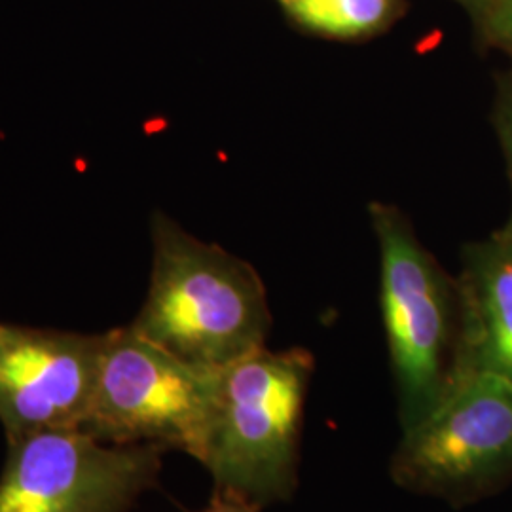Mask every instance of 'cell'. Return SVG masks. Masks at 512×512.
Listing matches in <instances>:
<instances>
[{"label":"cell","instance_id":"obj_1","mask_svg":"<svg viewBox=\"0 0 512 512\" xmlns=\"http://www.w3.org/2000/svg\"><path fill=\"white\" fill-rule=\"evenodd\" d=\"M147 300L129 325L148 342L207 370L264 348L272 325L255 268L156 215Z\"/></svg>","mask_w":512,"mask_h":512},{"label":"cell","instance_id":"obj_2","mask_svg":"<svg viewBox=\"0 0 512 512\" xmlns=\"http://www.w3.org/2000/svg\"><path fill=\"white\" fill-rule=\"evenodd\" d=\"M311 372L308 351L266 346L220 368L202 459L215 492L262 509L293 497Z\"/></svg>","mask_w":512,"mask_h":512},{"label":"cell","instance_id":"obj_3","mask_svg":"<svg viewBox=\"0 0 512 512\" xmlns=\"http://www.w3.org/2000/svg\"><path fill=\"white\" fill-rule=\"evenodd\" d=\"M217 374L184 363L131 327L109 330L92 404L78 429L107 444H156L202 463Z\"/></svg>","mask_w":512,"mask_h":512},{"label":"cell","instance_id":"obj_4","mask_svg":"<svg viewBox=\"0 0 512 512\" xmlns=\"http://www.w3.org/2000/svg\"><path fill=\"white\" fill-rule=\"evenodd\" d=\"M370 219L380 243V296L399 425L406 431L433 412L452 382V296L401 211L374 203Z\"/></svg>","mask_w":512,"mask_h":512},{"label":"cell","instance_id":"obj_5","mask_svg":"<svg viewBox=\"0 0 512 512\" xmlns=\"http://www.w3.org/2000/svg\"><path fill=\"white\" fill-rule=\"evenodd\" d=\"M512 475V384L456 368L440 403L403 431L391 459L397 486L459 503Z\"/></svg>","mask_w":512,"mask_h":512},{"label":"cell","instance_id":"obj_6","mask_svg":"<svg viewBox=\"0 0 512 512\" xmlns=\"http://www.w3.org/2000/svg\"><path fill=\"white\" fill-rule=\"evenodd\" d=\"M167 450L107 444L80 429L8 442L0 512H128L156 486Z\"/></svg>","mask_w":512,"mask_h":512},{"label":"cell","instance_id":"obj_7","mask_svg":"<svg viewBox=\"0 0 512 512\" xmlns=\"http://www.w3.org/2000/svg\"><path fill=\"white\" fill-rule=\"evenodd\" d=\"M103 334L0 325V423L8 442L86 420Z\"/></svg>","mask_w":512,"mask_h":512},{"label":"cell","instance_id":"obj_8","mask_svg":"<svg viewBox=\"0 0 512 512\" xmlns=\"http://www.w3.org/2000/svg\"><path fill=\"white\" fill-rule=\"evenodd\" d=\"M461 298L456 368L488 372L512 384V234L503 232L469 253Z\"/></svg>","mask_w":512,"mask_h":512},{"label":"cell","instance_id":"obj_9","mask_svg":"<svg viewBox=\"0 0 512 512\" xmlns=\"http://www.w3.org/2000/svg\"><path fill=\"white\" fill-rule=\"evenodd\" d=\"M298 23L336 38L365 37L384 25L391 0H287Z\"/></svg>","mask_w":512,"mask_h":512},{"label":"cell","instance_id":"obj_10","mask_svg":"<svg viewBox=\"0 0 512 512\" xmlns=\"http://www.w3.org/2000/svg\"><path fill=\"white\" fill-rule=\"evenodd\" d=\"M486 25L490 37L512 55V0H490Z\"/></svg>","mask_w":512,"mask_h":512},{"label":"cell","instance_id":"obj_11","mask_svg":"<svg viewBox=\"0 0 512 512\" xmlns=\"http://www.w3.org/2000/svg\"><path fill=\"white\" fill-rule=\"evenodd\" d=\"M262 507L249 499H243L239 495L215 492L209 501V505L200 512H260Z\"/></svg>","mask_w":512,"mask_h":512},{"label":"cell","instance_id":"obj_12","mask_svg":"<svg viewBox=\"0 0 512 512\" xmlns=\"http://www.w3.org/2000/svg\"><path fill=\"white\" fill-rule=\"evenodd\" d=\"M499 126H501V137H503V145L507 150V158H509V164H511L512 171V93L505 99L503 103V109L499 114ZM507 234H512V220L511 226L505 230Z\"/></svg>","mask_w":512,"mask_h":512},{"label":"cell","instance_id":"obj_13","mask_svg":"<svg viewBox=\"0 0 512 512\" xmlns=\"http://www.w3.org/2000/svg\"><path fill=\"white\" fill-rule=\"evenodd\" d=\"M281 2H287V0H281Z\"/></svg>","mask_w":512,"mask_h":512},{"label":"cell","instance_id":"obj_14","mask_svg":"<svg viewBox=\"0 0 512 512\" xmlns=\"http://www.w3.org/2000/svg\"><path fill=\"white\" fill-rule=\"evenodd\" d=\"M488 2H490V0H488Z\"/></svg>","mask_w":512,"mask_h":512}]
</instances>
